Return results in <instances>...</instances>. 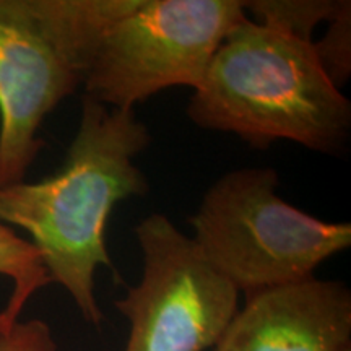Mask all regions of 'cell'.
I'll list each match as a JSON object with an SVG mask.
<instances>
[{
  "mask_svg": "<svg viewBox=\"0 0 351 351\" xmlns=\"http://www.w3.org/2000/svg\"><path fill=\"white\" fill-rule=\"evenodd\" d=\"M247 19L241 0H137L104 33L85 96L135 109L166 88H195L228 33Z\"/></svg>",
  "mask_w": 351,
  "mask_h": 351,
  "instance_id": "5",
  "label": "cell"
},
{
  "mask_svg": "<svg viewBox=\"0 0 351 351\" xmlns=\"http://www.w3.org/2000/svg\"><path fill=\"white\" fill-rule=\"evenodd\" d=\"M0 275L13 283L12 295L0 311V328H5L20 320L26 302L49 285L51 278L34 245L3 221H0Z\"/></svg>",
  "mask_w": 351,
  "mask_h": 351,
  "instance_id": "8",
  "label": "cell"
},
{
  "mask_svg": "<svg viewBox=\"0 0 351 351\" xmlns=\"http://www.w3.org/2000/svg\"><path fill=\"white\" fill-rule=\"evenodd\" d=\"M215 351H351V291L302 280L245 296Z\"/></svg>",
  "mask_w": 351,
  "mask_h": 351,
  "instance_id": "7",
  "label": "cell"
},
{
  "mask_svg": "<svg viewBox=\"0 0 351 351\" xmlns=\"http://www.w3.org/2000/svg\"><path fill=\"white\" fill-rule=\"evenodd\" d=\"M278 184L271 168L230 171L189 218L204 257L245 296L313 278L320 263L351 245L350 223L302 212L276 194Z\"/></svg>",
  "mask_w": 351,
  "mask_h": 351,
  "instance_id": "4",
  "label": "cell"
},
{
  "mask_svg": "<svg viewBox=\"0 0 351 351\" xmlns=\"http://www.w3.org/2000/svg\"><path fill=\"white\" fill-rule=\"evenodd\" d=\"M0 351H57V343L44 320H16L0 328Z\"/></svg>",
  "mask_w": 351,
  "mask_h": 351,
  "instance_id": "11",
  "label": "cell"
},
{
  "mask_svg": "<svg viewBox=\"0 0 351 351\" xmlns=\"http://www.w3.org/2000/svg\"><path fill=\"white\" fill-rule=\"evenodd\" d=\"M134 232L142 280L114 302L130 324L124 351L215 348L239 309L238 288L166 215H148Z\"/></svg>",
  "mask_w": 351,
  "mask_h": 351,
  "instance_id": "6",
  "label": "cell"
},
{
  "mask_svg": "<svg viewBox=\"0 0 351 351\" xmlns=\"http://www.w3.org/2000/svg\"><path fill=\"white\" fill-rule=\"evenodd\" d=\"M205 130L257 150L280 140L337 155L351 135V103L326 75L313 41L245 19L215 52L187 104Z\"/></svg>",
  "mask_w": 351,
  "mask_h": 351,
  "instance_id": "2",
  "label": "cell"
},
{
  "mask_svg": "<svg viewBox=\"0 0 351 351\" xmlns=\"http://www.w3.org/2000/svg\"><path fill=\"white\" fill-rule=\"evenodd\" d=\"M343 0H251L243 2L249 20L304 41H313L319 23H328Z\"/></svg>",
  "mask_w": 351,
  "mask_h": 351,
  "instance_id": "9",
  "label": "cell"
},
{
  "mask_svg": "<svg viewBox=\"0 0 351 351\" xmlns=\"http://www.w3.org/2000/svg\"><path fill=\"white\" fill-rule=\"evenodd\" d=\"M150 142L135 109H112L83 95L62 168L38 182L0 187V221L28 232L51 283L62 285L95 327L104 319L96 270L117 275L106 247L108 221L119 202L148 192L135 158Z\"/></svg>",
  "mask_w": 351,
  "mask_h": 351,
  "instance_id": "1",
  "label": "cell"
},
{
  "mask_svg": "<svg viewBox=\"0 0 351 351\" xmlns=\"http://www.w3.org/2000/svg\"><path fill=\"white\" fill-rule=\"evenodd\" d=\"M137 0H0V187L25 181L44 119L73 95Z\"/></svg>",
  "mask_w": 351,
  "mask_h": 351,
  "instance_id": "3",
  "label": "cell"
},
{
  "mask_svg": "<svg viewBox=\"0 0 351 351\" xmlns=\"http://www.w3.org/2000/svg\"><path fill=\"white\" fill-rule=\"evenodd\" d=\"M327 32L313 41L315 56L326 75L339 90L351 75V2L343 0L340 10L327 23Z\"/></svg>",
  "mask_w": 351,
  "mask_h": 351,
  "instance_id": "10",
  "label": "cell"
}]
</instances>
